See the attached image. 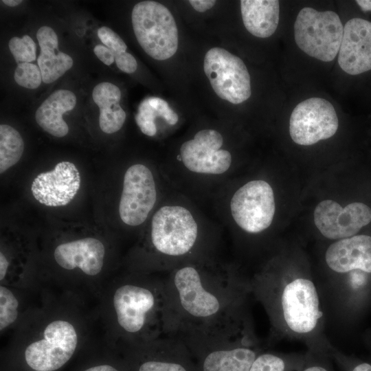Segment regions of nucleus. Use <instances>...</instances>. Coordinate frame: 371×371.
<instances>
[{
    "instance_id": "obj_7",
    "label": "nucleus",
    "mask_w": 371,
    "mask_h": 371,
    "mask_svg": "<svg viewBox=\"0 0 371 371\" xmlns=\"http://www.w3.org/2000/svg\"><path fill=\"white\" fill-rule=\"evenodd\" d=\"M108 250L102 240L85 236L56 243L51 249L54 271L44 281L68 289H83L100 297L105 284L103 276Z\"/></svg>"
},
{
    "instance_id": "obj_29",
    "label": "nucleus",
    "mask_w": 371,
    "mask_h": 371,
    "mask_svg": "<svg viewBox=\"0 0 371 371\" xmlns=\"http://www.w3.org/2000/svg\"><path fill=\"white\" fill-rule=\"evenodd\" d=\"M14 78L19 86L30 89L38 88L43 81L38 66L30 63L18 64Z\"/></svg>"
},
{
    "instance_id": "obj_16",
    "label": "nucleus",
    "mask_w": 371,
    "mask_h": 371,
    "mask_svg": "<svg viewBox=\"0 0 371 371\" xmlns=\"http://www.w3.org/2000/svg\"><path fill=\"white\" fill-rule=\"evenodd\" d=\"M314 223L320 233L330 240L355 236L371 221V209L366 204L354 202L342 207L332 200L321 201L313 213Z\"/></svg>"
},
{
    "instance_id": "obj_31",
    "label": "nucleus",
    "mask_w": 371,
    "mask_h": 371,
    "mask_svg": "<svg viewBox=\"0 0 371 371\" xmlns=\"http://www.w3.org/2000/svg\"><path fill=\"white\" fill-rule=\"evenodd\" d=\"M98 36L106 47L111 49L114 54L126 52L127 46L124 41L111 28L103 26L98 30Z\"/></svg>"
},
{
    "instance_id": "obj_11",
    "label": "nucleus",
    "mask_w": 371,
    "mask_h": 371,
    "mask_svg": "<svg viewBox=\"0 0 371 371\" xmlns=\"http://www.w3.org/2000/svg\"><path fill=\"white\" fill-rule=\"evenodd\" d=\"M203 69L216 94L221 99L238 104L251 96V78L244 62L221 47L208 50Z\"/></svg>"
},
{
    "instance_id": "obj_13",
    "label": "nucleus",
    "mask_w": 371,
    "mask_h": 371,
    "mask_svg": "<svg viewBox=\"0 0 371 371\" xmlns=\"http://www.w3.org/2000/svg\"><path fill=\"white\" fill-rule=\"evenodd\" d=\"M339 120L333 104L321 98H310L300 102L289 120V133L293 141L310 146L333 136Z\"/></svg>"
},
{
    "instance_id": "obj_35",
    "label": "nucleus",
    "mask_w": 371,
    "mask_h": 371,
    "mask_svg": "<svg viewBox=\"0 0 371 371\" xmlns=\"http://www.w3.org/2000/svg\"><path fill=\"white\" fill-rule=\"evenodd\" d=\"M83 371H120L118 368L109 363H101L90 366Z\"/></svg>"
},
{
    "instance_id": "obj_6",
    "label": "nucleus",
    "mask_w": 371,
    "mask_h": 371,
    "mask_svg": "<svg viewBox=\"0 0 371 371\" xmlns=\"http://www.w3.org/2000/svg\"><path fill=\"white\" fill-rule=\"evenodd\" d=\"M198 225L182 206L165 205L153 215L148 245L142 247L144 260L131 272L151 274L154 270L174 268L175 260L191 255L197 246Z\"/></svg>"
},
{
    "instance_id": "obj_15",
    "label": "nucleus",
    "mask_w": 371,
    "mask_h": 371,
    "mask_svg": "<svg viewBox=\"0 0 371 371\" xmlns=\"http://www.w3.org/2000/svg\"><path fill=\"white\" fill-rule=\"evenodd\" d=\"M223 138L214 129L197 132L193 139L182 144L180 158L185 167L200 174L220 175L229 170L232 164L230 153L221 149Z\"/></svg>"
},
{
    "instance_id": "obj_3",
    "label": "nucleus",
    "mask_w": 371,
    "mask_h": 371,
    "mask_svg": "<svg viewBox=\"0 0 371 371\" xmlns=\"http://www.w3.org/2000/svg\"><path fill=\"white\" fill-rule=\"evenodd\" d=\"M251 293L263 306L272 337L304 341L308 351L330 355L324 338V311L317 284L308 276H277L269 272L249 280Z\"/></svg>"
},
{
    "instance_id": "obj_25",
    "label": "nucleus",
    "mask_w": 371,
    "mask_h": 371,
    "mask_svg": "<svg viewBox=\"0 0 371 371\" xmlns=\"http://www.w3.org/2000/svg\"><path fill=\"white\" fill-rule=\"evenodd\" d=\"M157 117H163L170 125L175 124L179 120L177 114L168 102L158 97H149L142 101L135 120L144 134L153 136L157 133L155 123Z\"/></svg>"
},
{
    "instance_id": "obj_19",
    "label": "nucleus",
    "mask_w": 371,
    "mask_h": 371,
    "mask_svg": "<svg viewBox=\"0 0 371 371\" xmlns=\"http://www.w3.org/2000/svg\"><path fill=\"white\" fill-rule=\"evenodd\" d=\"M127 348H132L144 357V359L139 361L137 371H190L181 360L189 350L175 336L164 335Z\"/></svg>"
},
{
    "instance_id": "obj_37",
    "label": "nucleus",
    "mask_w": 371,
    "mask_h": 371,
    "mask_svg": "<svg viewBox=\"0 0 371 371\" xmlns=\"http://www.w3.org/2000/svg\"><path fill=\"white\" fill-rule=\"evenodd\" d=\"M1 2H3V3H5V5L8 6L14 7L19 5L22 2V1L21 0H3L1 1Z\"/></svg>"
},
{
    "instance_id": "obj_33",
    "label": "nucleus",
    "mask_w": 371,
    "mask_h": 371,
    "mask_svg": "<svg viewBox=\"0 0 371 371\" xmlns=\"http://www.w3.org/2000/svg\"><path fill=\"white\" fill-rule=\"evenodd\" d=\"M95 56L105 65H110L115 60L114 52L102 45H97L93 49Z\"/></svg>"
},
{
    "instance_id": "obj_14",
    "label": "nucleus",
    "mask_w": 371,
    "mask_h": 371,
    "mask_svg": "<svg viewBox=\"0 0 371 371\" xmlns=\"http://www.w3.org/2000/svg\"><path fill=\"white\" fill-rule=\"evenodd\" d=\"M157 201V189L150 170L141 164L126 171L119 203V215L124 223L137 226L143 223Z\"/></svg>"
},
{
    "instance_id": "obj_26",
    "label": "nucleus",
    "mask_w": 371,
    "mask_h": 371,
    "mask_svg": "<svg viewBox=\"0 0 371 371\" xmlns=\"http://www.w3.org/2000/svg\"><path fill=\"white\" fill-rule=\"evenodd\" d=\"M306 359V354H285L261 352L249 371H300Z\"/></svg>"
},
{
    "instance_id": "obj_17",
    "label": "nucleus",
    "mask_w": 371,
    "mask_h": 371,
    "mask_svg": "<svg viewBox=\"0 0 371 371\" xmlns=\"http://www.w3.org/2000/svg\"><path fill=\"white\" fill-rule=\"evenodd\" d=\"M78 169L70 161H60L53 170L38 174L31 185L34 198L49 207L69 204L80 188Z\"/></svg>"
},
{
    "instance_id": "obj_10",
    "label": "nucleus",
    "mask_w": 371,
    "mask_h": 371,
    "mask_svg": "<svg viewBox=\"0 0 371 371\" xmlns=\"http://www.w3.org/2000/svg\"><path fill=\"white\" fill-rule=\"evenodd\" d=\"M344 25L333 11L319 12L304 8L294 23V37L297 46L308 56L324 62L335 59L339 53Z\"/></svg>"
},
{
    "instance_id": "obj_20",
    "label": "nucleus",
    "mask_w": 371,
    "mask_h": 371,
    "mask_svg": "<svg viewBox=\"0 0 371 371\" xmlns=\"http://www.w3.org/2000/svg\"><path fill=\"white\" fill-rule=\"evenodd\" d=\"M41 48L37 58L41 72L42 80L49 84L61 77L73 65V60L68 54L55 51L58 50V40L54 30L48 26L41 27L36 33Z\"/></svg>"
},
{
    "instance_id": "obj_2",
    "label": "nucleus",
    "mask_w": 371,
    "mask_h": 371,
    "mask_svg": "<svg viewBox=\"0 0 371 371\" xmlns=\"http://www.w3.org/2000/svg\"><path fill=\"white\" fill-rule=\"evenodd\" d=\"M106 341L126 348L165 335L164 278L131 272L106 284L99 297Z\"/></svg>"
},
{
    "instance_id": "obj_28",
    "label": "nucleus",
    "mask_w": 371,
    "mask_h": 371,
    "mask_svg": "<svg viewBox=\"0 0 371 371\" xmlns=\"http://www.w3.org/2000/svg\"><path fill=\"white\" fill-rule=\"evenodd\" d=\"M8 47L18 64L31 63L36 60V44L28 35H24L22 38L12 37L8 43Z\"/></svg>"
},
{
    "instance_id": "obj_27",
    "label": "nucleus",
    "mask_w": 371,
    "mask_h": 371,
    "mask_svg": "<svg viewBox=\"0 0 371 371\" xmlns=\"http://www.w3.org/2000/svg\"><path fill=\"white\" fill-rule=\"evenodd\" d=\"M24 142L20 133L8 124L0 125V173L15 165L22 157Z\"/></svg>"
},
{
    "instance_id": "obj_1",
    "label": "nucleus",
    "mask_w": 371,
    "mask_h": 371,
    "mask_svg": "<svg viewBox=\"0 0 371 371\" xmlns=\"http://www.w3.org/2000/svg\"><path fill=\"white\" fill-rule=\"evenodd\" d=\"M164 282L165 335L202 329L249 312V280L229 269L186 262L172 269Z\"/></svg>"
},
{
    "instance_id": "obj_22",
    "label": "nucleus",
    "mask_w": 371,
    "mask_h": 371,
    "mask_svg": "<svg viewBox=\"0 0 371 371\" xmlns=\"http://www.w3.org/2000/svg\"><path fill=\"white\" fill-rule=\"evenodd\" d=\"M240 11L247 30L258 38L271 36L280 19V3L277 0H241Z\"/></svg>"
},
{
    "instance_id": "obj_23",
    "label": "nucleus",
    "mask_w": 371,
    "mask_h": 371,
    "mask_svg": "<svg viewBox=\"0 0 371 371\" xmlns=\"http://www.w3.org/2000/svg\"><path fill=\"white\" fill-rule=\"evenodd\" d=\"M92 97L100 108V128L105 133L118 131L126 120V113L120 105L121 91L115 85L104 82L93 89Z\"/></svg>"
},
{
    "instance_id": "obj_21",
    "label": "nucleus",
    "mask_w": 371,
    "mask_h": 371,
    "mask_svg": "<svg viewBox=\"0 0 371 371\" xmlns=\"http://www.w3.org/2000/svg\"><path fill=\"white\" fill-rule=\"evenodd\" d=\"M76 95L69 90L59 89L53 92L38 108L35 113L37 124L50 135L63 137L69 132L63 115L74 109Z\"/></svg>"
},
{
    "instance_id": "obj_4",
    "label": "nucleus",
    "mask_w": 371,
    "mask_h": 371,
    "mask_svg": "<svg viewBox=\"0 0 371 371\" xmlns=\"http://www.w3.org/2000/svg\"><path fill=\"white\" fill-rule=\"evenodd\" d=\"M72 293L63 300L46 296L41 305L31 307L14 330V346L22 349L33 371H56L87 340L88 322Z\"/></svg>"
},
{
    "instance_id": "obj_12",
    "label": "nucleus",
    "mask_w": 371,
    "mask_h": 371,
    "mask_svg": "<svg viewBox=\"0 0 371 371\" xmlns=\"http://www.w3.org/2000/svg\"><path fill=\"white\" fill-rule=\"evenodd\" d=\"M232 216L244 231L258 234L271 224L276 205L271 186L263 180H253L234 194L230 201Z\"/></svg>"
},
{
    "instance_id": "obj_32",
    "label": "nucleus",
    "mask_w": 371,
    "mask_h": 371,
    "mask_svg": "<svg viewBox=\"0 0 371 371\" xmlns=\"http://www.w3.org/2000/svg\"><path fill=\"white\" fill-rule=\"evenodd\" d=\"M115 61L117 67L123 72L132 74L137 68V63L134 56L128 52L115 54Z\"/></svg>"
},
{
    "instance_id": "obj_30",
    "label": "nucleus",
    "mask_w": 371,
    "mask_h": 371,
    "mask_svg": "<svg viewBox=\"0 0 371 371\" xmlns=\"http://www.w3.org/2000/svg\"><path fill=\"white\" fill-rule=\"evenodd\" d=\"M300 371H335L332 358L325 354L308 351L305 363Z\"/></svg>"
},
{
    "instance_id": "obj_8",
    "label": "nucleus",
    "mask_w": 371,
    "mask_h": 371,
    "mask_svg": "<svg viewBox=\"0 0 371 371\" xmlns=\"http://www.w3.org/2000/svg\"><path fill=\"white\" fill-rule=\"evenodd\" d=\"M324 258L328 269L340 276L330 286L340 305L357 308L371 293V236L338 240L329 245Z\"/></svg>"
},
{
    "instance_id": "obj_34",
    "label": "nucleus",
    "mask_w": 371,
    "mask_h": 371,
    "mask_svg": "<svg viewBox=\"0 0 371 371\" xmlns=\"http://www.w3.org/2000/svg\"><path fill=\"white\" fill-rule=\"evenodd\" d=\"M193 8L199 12H203L212 8L216 3L214 0H190L189 1Z\"/></svg>"
},
{
    "instance_id": "obj_5",
    "label": "nucleus",
    "mask_w": 371,
    "mask_h": 371,
    "mask_svg": "<svg viewBox=\"0 0 371 371\" xmlns=\"http://www.w3.org/2000/svg\"><path fill=\"white\" fill-rule=\"evenodd\" d=\"M179 339L201 359V371H249L262 352L251 318L190 332Z\"/></svg>"
},
{
    "instance_id": "obj_18",
    "label": "nucleus",
    "mask_w": 371,
    "mask_h": 371,
    "mask_svg": "<svg viewBox=\"0 0 371 371\" xmlns=\"http://www.w3.org/2000/svg\"><path fill=\"white\" fill-rule=\"evenodd\" d=\"M338 63L343 71L350 75L371 70V22L361 18L346 22Z\"/></svg>"
},
{
    "instance_id": "obj_9",
    "label": "nucleus",
    "mask_w": 371,
    "mask_h": 371,
    "mask_svg": "<svg viewBox=\"0 0 371 371\" xmlns=\"http://www.w3.org/2000/svg\"><path fill=\"white\" fill-rule=\"evenodd\" d=\"M131 20L135 37L151 58L164 60L178 48V29L170 10L153 1L137 3L133 8Z\"/></svg>"
},
{
    "instance_id": "obj_24",
    "label": "nucleus",
    "mask_w": 371,
    "mask_h": 371,
    "mask_svg": "<svg viewBox=\"0 0 371 371\" xmlns=\"http://www.w3.org/2000/svg\"><path fill=\"white\" fill-rule=\"evenodd\" d=\"M30 291L0 284V332L1 335L14 330L26 312L31 308L25 306V296Z\"/></svg>"
},
{
    "instance_id": "obj_36",
    "label": "nucleus",
    "mask_w": 371,
    "mask_h": 371,
    "mask_svg": "<svg viewBox=\"0 0 371 371\" xmlns=\"http://www.w3.org/2000/svg\"><path fill=\"white\" fill-rule=\"evenodd\" d=\"M356 3L363 12L371 11V0H357Z\"/></svg>"
}]
</instances>
